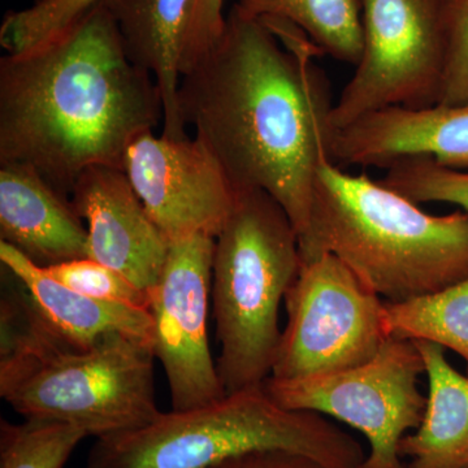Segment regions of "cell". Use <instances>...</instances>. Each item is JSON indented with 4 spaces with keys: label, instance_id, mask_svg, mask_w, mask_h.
Wrapping results in <instances>:
<instances>
[{
    "label": "cell",
    "instance_id": "1",
    "mask_svg": "<svg viewBox=\"0 0 468 468\" xmlns=\"http://www.w3.org/2000/svg\"><path fill=\"white\" fill-rule=\"evenodd\" d=\"M323 52L297 27L261 20L233 5L217 45L181 76L178 107L236 190L270 194L301 239L314 186L329 159L328 81Z\"/></svg>",
    "mask_w": 468,
    "mask_h": 468
},
{
    "label": "cell",
    "instance_id": "2",
    "mask_svg": "<svg viewBox=\"0 0 468 468\" xmlns=\"http://www.w3.org/2000/svg\"><path fill=\"white\" fill-rule=\"evenodd\" d=\"M163 122L155 80L132 63L106 0L48 41L0 58V163H21L61 196Z\"/></svg>",
    "mask_w": 468,
    "mask_h": 468
},
{
    "label": "cell",
    "instance_id": "3",
    "mask_svg": "<svg viewBox=\"0 0 468 468\" xmlns=\"http://www.w3.org/2000/svg\"><path fill=\"white\" fill-rule=\"evenodd\" d=\"M302 261L329 252L384 302L442 291L468 277V214L431 215L367 175L325 159L314 186Z\"/></svg>",
    "mask_w": 468,
    "mask_h": 468
},
{
    "label": "cell",
    "instance_id": "4",
    "mask_svg": "<svg viewBox=\"0 0 468 468\" xmlns=\"http://www.w3.org/2000/svg\"><path fill=\"white\" fill-rule=\"evenodd\" d=\"M255 452H294L324 468H359L367 455L332 419L285 409L263 384L98 439L85 468H209Z\"/></svg>",
    "mask_w": 468,
    "mask_h": 468
},
{
    "label": "cell",
    "instance_id": "5",
    "mask_svg": "<svg viewBox=\"0 0 468 468\" xmlns=\"http://www.w3.org/2000/svg\"><path fill=\"white\" fill-rule=\"evenodd\" d=\"M302 267L300 236L266 192L236 190L215 239L211 306L226 393L263 385L272 375L282 329L280 306Z\"/></svg>",
    "mask_w": 468,
    "mask_h": 468
},
{
    "label": "cell",
    "instance_id": "6",
    "mask_svg": "<svg viewBox=\"0 0 468 468\" xmlns=\"http://www.w3.org/2000/svg\"><path fill=\"white\" fill-rule=\"evenodd\" d=\"M150 345L113 337L90 347L60 343L0 367V396L26 419L69 424L98 439L160 415Z\"/></svg>",
    "mask_w": 468,
    "mask_h": 468
},
{
    "label": "cell",
    "instance_id": "7",
    "mask_svg": "<svg viewBox=\"0 0 468 468\" xmlns=\"http://www.w3.org/2000/svg\"><path fill=\"white\" fill-rule=\"evenodd\" d=\"M421 375L426 367L415 341L388 337L374 358L356 367L294 380L270 378L264 385L285 409L315 412L362 433L368 452L359 468H408L399 446L426 411Z\"/></svg>",
    "mask_w": 468,
    "mask_h": 468
},
{
    "label": "cell",
    "instance_id": "8",
    "mask_svg": "<svg viewBox=\"0 0 468 468\" xmlns=\"http://www.w3.org/2000/svg\"><path fill=\"white\" fill-rule=\"evenodd\" d=\"M363 50L331 113L343 128L388 106L440 101L448 54V0H360Z\"/></svg>",
    "mask_w": 468,
    "mask_h": 468
},
{
    "label": "cell",
    "instance_id": "9",
    "mask_svg": "<svg viewBox=\"0 0 468 468\" xmlns=\"http://www.w3.org/2000/svg\"><path fill=\"white\" fill-rule=\"evenodd\" d=\"M271 378L334 374L374 358L388 338L384 301L329 252L302 261Z\"/></svg>",
    "mask_w": 468,
    "mask_h": 468
},
{
    "label": "cell",
    "instance_id": "10",
    "mask_svg": "<svg viewBox=\"0 0 468 468\" xmlns=\"http://www.w3.org/2000/svg\"><path fill=\"white\" fill-rule=\"evenodd\" d=\"M215 239L194 234L169 243L167 260L150 292L153 353L167 378L174 411L196 409L226 396L209 350Z\"/></svg>",
    "mask_w": 468,
    "mask_h": 468
},
{
    "label": "cell",
    "instance_id": "11",
    "mask_svg": "<svg viewBox=\"0 0 468 468\" xmlns=\"http://www.w3.org/2000/svg\"><path fill=\"white\" fill-rule=\"evenodd\" d=\"M124 171L169 243L194 234L217 239L232 212L236 189L198 138L141 134L126 151Z\"/></svg>",
    "mask_w": 468,
    "mask_h": 468
},
{
    "label": "cell",
    "instance_id": "12",
    "mask_svg": "<svg viewBox=\"0 0 468 468\" xmlns=\"http://www.w3.org/2000/svg\"><path fill=\"white\" fill-rule=\"evenodd\" d=\"M70 202L88 223L89 258L150 295L167 260L169 241L147 214L124 169H86L77 178Z\"/></svg>",
    "mask_w": 468,
    "mask_h": 468
},
{
    "label": "cell",
    "instance_id": "13",
    "mask_svg": "<svg viewBox=\"0 0 468 468\" xmlns=\"http://www.w3.org/2000/svg\"><path fill=\"white\" fill-rule=\"evenodd\" d=\"M328 155L337 165L384 168L397 160L431 158L463 171L468 168V103L372 111L332 131Z\"/></svg>",
    "mask_w": 468,
    "mask_h": 468
},
{
    "label": "cell",
    "instance_id": "14",
    "mask_svg": "<svg viewBox=\"0 0 468 468\" xmlns=\"http://www.w3.org/2000/svg\"><path fill=\"white\" fill-rule=\"evenodd\" d=\"M0 241L42 268L89 258L88 228L37 169L0 163Z\"/></svg>",
    "mask_w": 468,
    "mask_h": 468
},
{
    "label": "cell",
    "instance_id": "15",
    "mask_svg": "<svg viewBox=\"0 0 468 468\" xmlns=\"http://www.w3.org/2000/svg\"><path fill=\"white\" fill-rule=\"evenodd\" d=\"M132 63L158 85L163 101L162 135L187 138L178 107L185 39L193 0H106Z\"/></svg>",
    "mask_w": 468,
    "mask_h": 468
},
{
    "label": "cell",
    "instance_id": "16",
    "mask_svg": "<svg viewBox=\"0 0 468 468\" xmlns=\"http://www.w3.org/2000/svg\"><path fill=\"white\" fill-rule=\"evenodd\" d=\"M0 261L26 286L45 319L70 343L90 347L109 338L128 337L153 349L154 324L149 309L95 300L72 291L3 241Z\"/></svg>",
    "mask_w": 468,
    "mask_h": 468
},
{
    "label": "cell",
    "instance_id": "17",
    "mask_svg": "<svg viewBox=\"0 0 468 468\" xmlns=\"http://www.w3.org/2000/svg\"><path fill=\"white\" fill-rule=\"evenodd\" d=\"M415 344L426 367L427 405L420 426L399 446L403 461L408 468H468V377L440 345Z\"/></svg>",
    "mask_w": 468,
    "mask_h": 468
},
{
    "label": "cell",
    "instance_id": "18",
    "mask_svg": "<svg viewBox=\"0 0 468 468\" xmlns=\"http://www.w3.org/2000/svg\"><path fill=\"white\" fill-rule=\"evenodd\" d=\"M237 8L261 20H282L302 30L323 54L356 66L362 57L360 0H237Z\"/></svg>",
    "mask_w": 468,
    "mask_h": 468
},
{
    "label": "cell",
    "instance_id": "19",
    "mask_svg": "<svg viewBox=\"0 0 468 468\" xmlns=\"http://www.w3.org/2000/svg\"><path fill=\"white\" fill-rule=\"evenodd\" d=\"M388 337L428 341L457 353L468 372V277L431 294L384 302Z\"/></svg>",
    "mask_w": 468,
    "mask_h": 468
},
{
    "label": "cell",
    "instance_id": "20",
    "mask_svg": "<svg viewBox=\"0 0 468 468\" xmlns=\"http://www.w3.org/2000/svg\"><path fill=\"white\" fill-rule=\"evenodd\" d=\"M84 431L69 424L26 419L0 420V468H63Z\"/></svg>",
    "mask_w": 468,
    "mask_h": 468
},
{
    "label": "cell",
    "instance_id": "21",
    "mask_svg": "<svg viewBox=\"0 0 468 468\" xmlns=\"http://www.w3.org/2000/svg\"><path fill=\"white\" fill-rule=\"evenodd\" d=\"M381 183L410 201L448 203L468 214V172L443 167L431 158L397 160Z\"/></svg>",
    "mask_w": 468,
    "mask_h": 468
},
{
    "label": "cell",
    "instance_id": "22",
    "mask_svg": "<svg viewBox=\"0 0 468 468\" xmlns=\"http://www.w3.org/2000/svg\"><path fill=\"white\" fill-rule=\"evenodd\" d=\"M101 0H42L8 12L0 36L8 50L18 52L54 38L85 16Z\"/></svg>",
    "mask_w": 468,
    "mask_h": 468
},
{
    "label": "cell",
    "instance_id": "23",
    "mask_svg": "<svg viewBox=\"0 0 468 468\" xmlns=\"http://www.w3.org/2000/svg\"><path fill=\"white\" fill-rule=\"evenodd\" d=\"M43 270L67 288L95 300L149 309L150 295L112 268L85 258Z\"/></svg>",
    "mask_w": 468,
    "mask_h": 468
},
{
    "label": "cell",
    "instance_id": "24",
    "mask_svg": "<svg viewBox=\"0 0 468 468\" xmlns=\"http://www.w3.org/2000/svg\"><path fill=\"white\" fill-rule=\"evenodd\" d=\"M448 54L439 103H468V0H448Z\"/></svg>",
    "mask_w": 468,
    "mask_h": 468
},
{
    "label": "cell",
    "instance_id": "25",
    "mask_svg": "<svg viewBox=\"0 0 468 468\" xmlns=\"http://www.w3.org/2000/svg\"><path fill=\"white\" fill-rule=\"evenodd\" d=\"M224 3L226 0H193L181 76L217 45L226 27Z\"/></svg>",
    "mask_w": 468,
    "mask_h": 468
},
{
    "label": "cell",
    "instance_id": "26",
    "mask_svg": "<svg viewBox=\"0 0 468 468\" xmlns=\"http://www.w3.org/2000/svg\"><path fill=\"white\" fill-rule=\"evenodd\" d=\"M209 468H324L319 463L288 452H255L230 458Z\"/></svg>",
    "mask_w": 468,
    "mask_h": 468
},
{
    "label": "cell",
    "instance_id": "27",
    "mask_svg": "<svg viewBox=\"0 0 468 468\" xmlns=\"http://www.w3.org/2000/svg\"><path fill=\"white\" fill-rule=\"evenodd\" d=\"M42 2V0H34V3H39Z\"/></svg>",
    "mask_w": 468,
    "mask_h": 468
}]
</instances>
